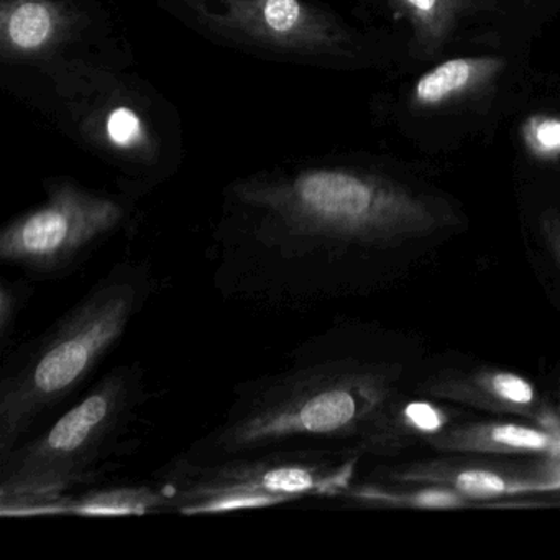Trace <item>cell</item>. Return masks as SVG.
<instances>
[{
    "label": "cell",
    "mask_w": 560,
    "mask_h": 560,
    "mask_svg": "<svg viewBox=\"0 0 560 560\" xmlns=\"http://www.w3.org/2000/svg\"><path fill=\"white\" fill-rule=\"evenodd\" d=\"M444 225L438 206L359 170L313 166L234 183L212 234L214 284L267 310H306L355 257Z\"/></svg>",
    "instance_id": "6da1fadb"
},
{
    "label": "cell",
    "mask_w": 560,
    "mask_h": 560,
    "mask_svg": "<svg viewBox=\"0 0 560 560\" xmlns=\"http://www.w3.org/2000/svg\"><path fill=\"white\" fill-rule=\"evenodd\" d=\"M386 396L380 369L343 350L342 337L319 334L294 347L278 369L238 383L221 422L182 455L215 462L362 439Z\"/></svg>",
    "instance_id": "7a4b0ae2"
},
{
    "label": "cell",
    "mask_w": 560,
    "mask_h": 560,
    "mask_svg": "<svg viewBox=\"0 0 560 560\" xmlns=\"http://www.w3.org/2000/svg\"><path fill=\"white\" fill-rule=\"evenodd\" d=\"M145 261L114 265L0 370V455L44 428L96 372L155 291Z\"/></svg>",
    "instance_id": "3957f363"
},
{
    "label": "cell",
    "mask_w": 560,
    "mask_h": 560,
    "mask_svg": "<svg viewBox=\"0 0 560 560\" xmlns=\"http://www.w3.org/2000/svg\"><path fill=\"white\" fill-rule=\"evenodd\" d=\"M145 370L114 366L47 428L0 455V514L96 481L147 401Z\"/></svg>",
    "instance_id": "277c9868"
},
{
    "label": "cell",
    "mask_w": 560,
    "mask_h": 560,
    "mask_svg": "<svg viewBox=\"0 0 560 560\" xmlns=\"http://www.w3.org/2000/svg\"><path fill=\"white\" fill-rule=\"evenodd\" d=\"M330 447L296 448L191 462L178 455L156 471L155 485L170 511L228 513L270 508L311 497H340L352 483L357 455L339 457Z\"/></svg>",
    "instance_id": "5b68a950"
},
{
    "label": "cell",
    "mask_w": 560,
    "mask_h": 560,
    "mask_svg": "<svg viewBox=\"0 0 560 560\" xmlns=\"http://www.w3.org/2000/svg\"><path fill=\"white\" fill-rule=\"evenodd\" d=\"M127 205L61 179L47 185V201L12 219L0 232V261L31 278L70 275L126 222Z\"/></svg>",
    "instance_id": "8992f818"
},
{
    "label": "cell",
    "mask_w": 560,
    "mask_h": 560,
    "mask_svg": "<svg viewBox=\"0 0 560 560\" xmlns=\"http://www.w3.org/2000/svg\"><path fill=\"white\" fill-rule=\"evenodd\" d=\"M214 31L270 50L320 55L349 42L332 15L304 0H191Z\"/></svg>",
    "instance_id": "52a82bcc"
},
{
    "label": "cell",
    "mask_w": 560,
    "mask_h": 560,
    "mask_svg": "<svg viewBox=\"0 0 560 560\" xmlns=\"http://www.w3.org/2000/svg\"><path fill=\"white\" fill-rule=\"evenodd\" d=\"M170 511L168 500L156 485H119L91 488L12 508L2 517L38 516H145Z\"/></svg>",
    "instance_id": "ba28073f"
},
{
    "label": "cell",
    "mask_w": 560,
    "mask_h": 560,
    "mask_svg": "<svg viewBox=\"0 0 560 560\" xmlns=\"http://www.w3.org/2000/svg\"><path fill=\"white\" fill-rule=\"evenodd\" d=\"M70 28V12L57 0H2L0 51L11 61L40 57L60 45Z\"/></svg>",
    "instance_id": "9c48e42d"
},
{
    "label": "cell",
    "mask_w": 560,
    "mask_h": 560,
    "mask_svg": "<svg viewBox=\"0 0 560 560\" xmlns=\"http://www.w3.org/2000/svg\"><path fill=\"white\" fill-rule=\"evenodd\" d=\"M500 58H455L419 78L412 90L418 107H435L480 90L503 70Z\"/></svg>",
    "instance_id": "30bf717a"
},
{
    "label": "cell",
    "mask_w": 560,
    "mask_h": 560,
    "mask_svg": "<svg viewBox=\"0 0 560 560\" xmlns=\"http://www.w3.org/2000/svg\"><path fill=\"white\" fill-rule=\"evenodd\" d=\"M442 447L455 451L498 452V454H550L560 457V435L527 425L483 424L451 432L441 441Z\"/></svg>",
    "instance_id": "8fae6325"
},
{
    "label": "cell",
    "mask_w": 560,
    "mask_h": 560,
    "mask_svg": "<svg viewBox=\"0 0 560 560\" xmlns=\"http://www.w3.org/2000/svg\"><path fill=\"white\" fill-rule=\"evenodd\" d=\"M435 481H447L462 497L474 500L504 497V494L539 493V491L560 490V477L526 478L516 475H504L500 471L483 468H465L452 474L429 477ZM428 480V478H425Z\"/></svg>",
    "instance_id": "7c38bea8"
},
{
    "label": "cell",
    "mask_w": 560,
    "mask_h": 560,
    "mask_svg": "<svg viewBox=\"0 0 560 560\" xmlns=\"http://www.w3.org/2000/svg\"><path fill=\"white\" fill-rule=\"evenodd\" d=\"M408 18L416 38L428 50H438L454 27L462 0H393Z\"/></svg>",
    "instance_id": "4fadbf2b"
},
{
    "label": "cell",
    "mask_w": 560,
    "mask_h": 560,
    "mask_svg": "<svg viewBox=\"0 0 560 560\" xmlns=\"http://www.w3.org/2000/svg\"><path fill=\"white\" fill-rule=\"evenodd\" d=\"M100 129L107 145L120 155L140 159L149 155L145 152L152 147V137L145 120L133 107L114 106L101 117Z\"/></svg>",
    "instance_id": "5bb4252c"
},
{
    "label": "cell",
    "mask_w": 560,
    "mask_h": 560,
    "mask_svg": "<svg viewBox=\"0 0 560 560\" xmlns=\"http://www.w3.org/2000/svg\"><path fill=\"white\" fill-rule=\"evenodd\" d=\"M342 494L353 500L370 501V503L402 504V506L422 508V510H454L465 506L467 498L458 491L448 488H424L412 493H393L376 487L347 488ZM340 494V497H342Z\"/></svg>",
    "instance_id": "9a60e30c"
},
{
    "label": "cell",
    "mask_w": 560,
    "mask_h": 560,
    "mask_svg": "<svg viewBox=\"0 0 560 560\" xmlns=\"http://www.w3.org/2000/svg\"><path fill=\"white\" fill-rule=\"evenodd\" d=\"M32 294V287L28 281H12L8 278L0 280V346L5 349L19 314L24 310L25 303Z\"/></svg>",
    "instance_id": "2e32d148"
},
{
    "label": "cell",
    "mask_w": 560,
    "mask_h": 560,
    "mask_svg": "<svg viewBox=\"0 0 560 560\" xmlns=\"http://www.w3.org/2000/svg\"><path fill=\"white\" fill-rule=\"evenodd\" d=\"M481 386L498 401L511 406H529L536 399V392L523 376L510 372H493L481 378Z\"/></svg>",
    "instance_id": "e0dca14e"
},
{
    "label": "cell",
    "mask_w": 560,
    "mask_h": 560,
    "mask_svg": "<svg viewBox=\"0 0 560 560\" xmlns=\"http://www.w3.org/2000/svg\"><path fill=\"white\" fill-rule=\"evenodd\" d=\"M526 140L529 149L542 159L560 155V120H530L526 127Z\"/></svg>",
    "instance_id": "ac0fdd59"
},
{
    "label": "cell",
    "mask_w": 560,
    "mask_h": 560,
    "mask_svg": "<svg viewBox=\"0 0 560 560\" xmlns=\"http://www.w3.org/2000/svg\"><path fill=\"white\" fill-rule=\"evenodd\" d=\"M399 416L406 425L421 434H435L444 428L445 421H447L441 409L425 401L409 402L402 408Z\"/></svg>",
    "instance_id": "d6986e66"
},
{
    "label": "cell",
    "mask_w": 560,
    "mask_h": 560,
    "mask_svg": "<svg viewBox=\"0 0 560 560\" xmlns=\"http://www.w3.org/2000/svg\"><path fill=\"white\" fill-rule=\"evenodd\" d=\"M540 225H542L544 238H546L557 264L560 265V215L546 214L540 221Z\"/></svg>",
    "instance_id": "ffe728a7"
}]
</instances>
